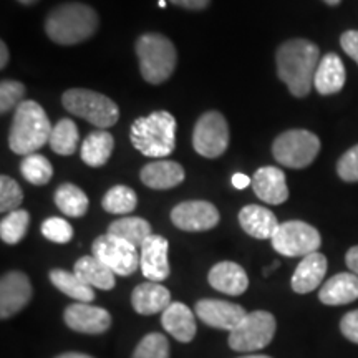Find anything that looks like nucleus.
<instances>
[{"mask_svg":"<svg viewBox=\"0 0 358 358\" xmlns=\"http://www.w3.org/2000/svg\"><path fill=\"white\" fill-rule=\"evenodd\" d=\"M277 75L287 85L294 96L303 98L310 93L317 66L320 64V50L306 38L287 40L277 48Z\"/></svg>","mask_w":358,"mask_h":358,"instance_id":"1","label":"nucleus"},{"mask_svg":"<svg viewBox=\"0 0 358 358\" xmlns=\"http://www.w3.org/2000/svg\"><path fill=\"white\" fill-rule=\"evenodd\" d=\"M98 13L95 8L80 2L62 3L53 8L45 20V32L58 45H77L95 35Z\"/></svg>","mask_w":358,"mask_h":358,"instance_id":"2","label":"nucleus"},{"mask_svg":"<svg viewBox=\"0 0 358 358\" xmlns=\"http://www.w3.org/2000/svg\"><path fill=\"white\" fill-rule=\"evenodd\" d=\"M52 128L50 120L37 101H22L13 115L8 146L15 155H34L50 141Z\"/></svg>","mask_w":358,"mask_h":358,"instance_id":"3","label":"nucleus"},{"mask_svg":"<svg viewBox=\"0 0 358 358\" xmlns=\"http://www.w3.org/2000/svg\"><path fill=\"white\" fill-rule=\"evenodd\" d=\"M129 141L148 158L171 155L176 146V118L169 111H153L141 116L131 124Z\"/></svg>","mask_w":358,"mask_h":358,"instance_id":"4","label":"nucleus"},{"mask_svg":"<svg viewBox=\"0 0 358 358\" xmlns=\"http://www.w3.org/2000/svg\"><path fill=\"white\" fill-rule=\"evenodd\" d=\"M136 55L143 78L151 85L166 82L176 69V48L171 40L161 34L141 35L136 40Z\"/></svg>","mask_w":358,"mask_h":358,"instance_id":"5","label":"nucleus"},{"mask_svg":"<svg viewBox=\"0 0 358 358\" xmlns=\"http://www.w3.org/2000/svg\"><path fill=\"white\" fill-rule=\"evenodd\" d=\"M64 108L69 113L87 120L93 127L105 129L113 127L120 118L118 105L111 98L87 88L66 90L62 96Z\"/></svg>","mask_w":358,"mask_h":358,"instance_id":"6","label":"nucleus"},{"mask_svg":"<svg viewBox=\"0 0 358 358\" xmlns=\"http://www.w3.org/2000/svg\"><path fill=\"white\" fill-rule=\"evenodd\" d=\"M320 151V140L307 129H289L275 138L272 155L282 166L303 169L315 161Z\"/></svg>","mask_w":358,"mask_h":358,"instance_id":"7","label":"nucleus"},{"mask_svg":"<svg viewBox=\"0 0 358 358\" xmlns=\"http://www.w3.org/2000/svg\"><path fill=\"white\" fill-rule=\"evenodd\" d=\"M275 317L271 312L248 313L243 324L229 334V347L236 352H257L266 348L275 335Z\"/></svg>","mask_w":358,"mask_h":358,"instance_id":"8","label":"nucleus"},{"mask_svg":"<svg viewBox=\"0 0 358 358\" xmlns=\"http://www.w3.org/2000/svg\"><path fill=\"white\" fill-rule=\"evenodd\" d=\"M271 241L272 248L285 257H306L322 244L320 232L303 221L282 222Z\"/></svg>","mask_w":358,"mask_h":358,"instance_id":"9","label":"nucleus"},{"mask_svg":"<svg viewBox=\"0 0 358 358\" xmlns=\"http://www.w3.org/2000/svg\"><path fill=\"white\" fill-rule=\"evenodd\" d=\"M192 146L204 158H219L229 146V124L219 111L201 115L192 131Z\"/></svg>","mask_w":358,"mask_h":358,"instance_id":"10","label":"nucleus"},{"mask_svg":"<svg viewBox=\"0 0 358 358\" xmlns=\"http://www.w3.org/2000/svg\"><path fill=\"white\" fill-rule=\"evenodd\" d=\"M92 252L98 261L115 272V275L128 277L134 274L140 267V254L138 249L124 239L115 237L106 232L96 237L92 245Z\"/></svg>","mask_w":358,"mask_h":358,"instance_id":"11","label":"nucleus"},{"mask_svg":"<svg viewBox=\"0 0 358 358\" xmlns=\"http://www.w3.org/2000/svg\"><path fill=\"white\" fill-rule=\"evenodd\" d=\"M171 221L181 231L203 232L217 226L219 211L208 201H185L173 208Z\"/></svg>","mask_w":358,"mask_h":358,"instance_id":"12","label":"nucleus"},{"mask_svg":"<svg viewBox=\"0 0 358 358\" xmlns=\"http://www.w3.org/2000/svg\"><path fill=\"white\" fill-rule=\"evenodd\" d=\"M32 284L24 272H7L0 280V317L10 319L20 312L32 299Z\"/></svg>","mask_w":358,"mask_h":358,"instance_id":"13","label":"nucleus"},{"mask_svg":"<svg viewBox=\"0 0 358 358\" xmlns=\"http://www.w3.org/2000/svg\"><path fill=\"white\" fill-rule=\"evenodd\" d=\"M196 315L204 322L206 325L213 329L221 330H236L243 324L248 313L237 303H231L226 301H217V299H203L196 303Z\"/></svg>","mask_w":358,"mask_h":358,"instance_id":"14","label":"nucleus"},{"mask_svg":"<svg viewBox=\"0 0 358 358\" xmlns=\"http://www.w3.org/2000/svg\"><path fill=\"white\" fill-rule=\"evenodd\" d=\"M65 324L71 330L80 334L98 335L106 332L111 325V315L101 307H93L90 303H71L64 312Z\"/></svg>","mask_w":358,"mask_h":358,"instance_id":"15","label":"nucleus"},{"mask_svg":"<svg viewBox=\"0 0 358 358\" xmlns=\"http://www.w3.org/2000/svg\"><path fill=\"white\" fill-rule=\"evenodd\" d=\"M140 267L143 275L150 282H163L169 277L168 250L169 243L166 237L153 234L140 248Z\"/></svg>","mask_w":358,"mask_h":358,"instance_id":"16","label":"nucleus"},{"mask_svg":"<svg viewBox=\"0 0 358 358\" xmlns=\"http://www.w3.org/2000/svg\"><path fill=\"white\" fill-rule=\"evenodd\" d=\"M252 189L264 203L277 206L289 199L287 178L280 168L262 166L252 176Z\"/></svg>","mask_w":358,"mask_h":358,"instance_id":"17","label":"nucleus"},{"mask_svg":"<svg viewBox=\"0 0 358 358\" xmlns=\"http://www.w3.org/2000/svg\"><path fill=\"white\" fill-rule=\"evenodd\" d=\"M239 224L245 231V234L256 239H272L279 229L280 222L277 221L275 214L267 208H261L257 204L244 206L239 213Z\"/></svg>","mask_w":358,"mask_h":358,"instance_id":"18","label":"nucleus"},{"mask_svg":"<svg viewBox=\"0 0 358 358\" xmlns=\"http://www.w3.org/2000/svg\"><path fill=\"white\" fill-rule=\"evenodd\" d=\"M131 306L141 315L163 313L171 306V294L159 282H145L134 287L131 294Z\"/></svg>","mask_w":358,"mask_h":358,"instance_id":"19","label":"nucleus"},{"mask_svg":"<svg viewBox=\"0 0 358 358\" xmlns=\"http://www.w3.org/2000/svg\"><path fill=\"white\" fill-rule=\"evenodd\" d=\"M208 280L211 287L227 295H241L249 287V277L244 268L231 261L216 264L209 271Z\"/></svg>","mask_w":358,"mask_h":358,"instance_id":"20","label":"nucleus"},{"mask_svg":"<svg viewBox=\"0 0 358 358\" xmlns=\"http://www.w3.org/2000/svg\"><path fill=\"white\" fill-rule=\"evenodd\" d=\"M327 257L320 252L308 254V256L302 257V261L299 262L297 268H295L292 275V289L297 294H308L312 290H315L324 280L327 274Z\"/></svg>","mask_w":358,"mask_h":358,"instance_id":"21","label":"nucleus"},{"mask_svg":"<svg viewBox=\"0 0 358 358\" xmlns=\"http://www.w3.org/2000/svg\"><path fill=\"white\" fill-rule=\"evenodd\" d=\"M161 324L164 330L181 343L191 342L196 337V317L192 310L182 302H171L166 310L161 313Z\"/></svg>","mask_w":358,"mask_h":358,"instance_id":"22","label":"nucleus"},{"mask_svg":"<svg viewBox=\"0 0 358 358\" xmlns=\"http://www.w3.org/2000/svg\"><path fill=\"white\" fill-rule=\"evenodd\" d=\"M185 169L174 161L161 159L148 163L141 169V182L151 189H171L185 181Z\"/></svg>","mask_w":358,"mask_h":358,"instance_id":"23","label":"nucleus"},{"mask_svg":"<svg viewBox=\"0 0 358 358\" xmlns=\"http://www.w3.org/2000/svg\"><path fill=\"white\" fill-rule=\"evenodd\" d=\"M347 80V71L343 62L337 53H327L317 66L313 87L320 95H335L343 88Z\"/></svg>","mask_w":358,"mask_h":358,"instance_id":"24","label":"nucleus"},{"mask_svg":"<svg viewBox=\"0 0 358 358\" xmlns=\"http://www.w3.org/2000/svg\"><path fill=\"white\" fill-rule=\"evenodd\" d=\"M319 299L325 306H345L358 299V275L353 272H340L322 285Z\"/></svg>","mask_w":358,"mask_h":358,"instance_id":"25","label":"nucleus"},{"mask_svg":"<svg viewBox=\"0 0 358 358\" xmlns=\"http://www.w3.org/2000/svg\"><path fill=\"white\" fill-rule=\"evenodd\" d=\"M115 148L113 134L106 131V129H96V131L90 133L85 141L82 143V155L83 163L90 168H100L103 164L108 163L111 153Z\"/></svg>","mask_w":358,"mask_h":358,"instance_id":"26","label":"nucleus"},{"mask_svg":"<svg viewBox=\"0 0 358 358\" xmlns=\"http://www.w3.org/2000/svg\"><path fill=\"white\" fill-rule=\"evenodd\" d=\"M73 272L90 287L100 290H111L115 287V272L98 261L95 256H85L78 259L73 266Z\"/></svg>","mask_w":358,"mask_h":358,"instance_id":"27","label":"nucleus"},{"mask_svg":"<svg viewBox=\"0 0 358 358\" xmlns=\"http://www.w3.org/2000/svg\"><path fill=\"white\" fill-rule=\"evenodd\" d=\"M50 280L55 287L65 295L77 302L90 303L95 301V290L80 279L75 272L64 271V268H53L50 271Z\"/></svg>","mask_w":358,"mask_h":358,"instance_id":"28","label":"nucleus"},{"mask_svg":"<svg viewBox=\"0 0 358 358\" xmlns=\"http://www.w3.org/2000/svg\"><path fill=\"white\" fill-rule=\"evenodd\" d=\"M108 234L124 239L138 249L145 244L148 237L153 236V232H151V226L146 219L127 216L111 222L108 227Z\"/></svg>","mask_w":358,"mask_h":358,"instance_id":"29","label":"nucleus"},{"mask_svg":"<svg viewBox=\"0 0 358 358\" xmlns=\"http://www.w3.org/2000/svg\"><path fill=\"white\" fill-rule=\"evenodd\" d=\"M55 204L65 216L82 217L88 211L90 201L78 186L65 182L55 192Z\"/></svg>","mask_w":358,"mask_h":358,"instance_id":"30","label":"nucleus"},{"mask_svg":"<svg viewBox=\"0 0 358 358\" xmlns=\"http://www.w3.org/2000/svg\"><path fill=\"white\" fill-rule=\"evenodd\" d=\"M78 141H80V134H78L77 124L73 123V120L64 118L52 128L50 141H48V145H50V148L57 155L70 156L77 151Z\"/></svg>","mask_w":358,"mask_h":358,"instance_id":"31","label":"nucleus"},{"mask_svg":"<svg viewBox=\"0 0 358 358\" xmlns=\"http://www.w3.org/2000/svg\"><path fill=\"white\" fill-rule=\"evenodd\" d=\"M138 198L136 192L131 187L118 185L108 189L105 196H103L101 206L106 213L110 214H129L136 209Z\"/></svg>","mask_w":358,"mask_h":358,"instance_id":"32","label":"nucleus"},{"mask_svg":"<svg viewBox=\"0 0 358 358\" xmlns=\"http://www.w3.org/2000/svg\"><path fill=\"white\" fill-rule=\"evenodd\" d=\"M30 226V214L25 209L8 213L0 222V237L6 244L15 245L24 239Z\"/></svg>","mask_w":358,"mask_h":358,"instance_id":"33","label":"nucleus"},{"mask_svg":"<svg viewBox=\"0 0 358 358\" xmlns=\"http://www.w3.org/2000/svg\"><path fill=\"white\" fill-rule=\"evenodd\" d=\"M20 173L30 185L43 186L52 179L53 168L50 161L45 158V156L34 153L24 156V159L20 161Z\"/></svg>","mask_w":358,"mask_h":358,"instance_id":"34","label":"nucleus"},{"mask_svg":"<svg viewBox=\"0 0 358 358\" xmlns=\"http://www.w3.org/2000/svg\"><path fill=\"white\" fill-rule=\"evenodd\" d=\"M131 358H169V342L163 334H148L134 348Z\"/></svg>","mask_w":358,"mask_h":358,"instance_id":"35","label":"nucleus"},{"mask_svg":"<svg viewBox=\"0 0 358 358\" xmlns=\"http://www.w3.org/2000/svg\"><path fill=\"white\" fill-rule=\"evenodd\" d=\"M22 201H24V192L19 182L10 176L3 174L0 178V211L12 213L20 208Z\"/></svg>","mask_w":358,"mask_h":358,"instance_id":"36","label":"nucleus"},{"mask_svg":"<svg viewBox=\"0 0 358 358\" xmlns=\"http://www.w3.org/2000/svg\"><path fill=\"white\" fill-rule=\"evenodd\" d=\"M42 234L52 243L66 244L73 237V227L69 221L62 217H48L42 224Z\"/></svg>","mask_w":358,"mask_h":358,"instance_id":"37","label":"nucleus"},{"mask_svg":"<svg viewBox=\"0 0 358 358\" xmlns=\"http://www.w3.org/2000/svg\"><path fill=\"white\" fill-rule=\"evenodd\" d=\"M25 95V85L15 80H3L0 83V111L3 115L20 105Z\"/></svg>","mask_w":358,"mask_h":358,"instance_id":"38","label":"nucleus"},{"mask_svg":"<svg viewBox=\"0 0 358 358\" xmlns=\"http://www.w3.org/2000/svg\"><path fill=\"white\" fill-rule=\"evenodd\" d=\"M338 176L347 182H358V145L350 148L337 163Z\"/></svg>","mask_w":358,"mask_h":358,"instance_id":"39","label":"nucleus"},{"mask_svg":"<svg viewBox=\"0 0 358 358\" xmlns=\"http://www.w3.org/2000/svg\"><path fill=\"white\" fill-rule=\"evenodd\" d=\"M340 332L353 343H358V310H352L340 320Z\"/></svg>","mask_w":358,"mask_h":358,"instance_id":"40","label":"nucleus"},{"mask_svg":"<svg viewBox=\"0 0 358 358\" xmlns=\"http://www.w3.org/2000/svg\"><path fill=\"white\" fill-rule=\"evenodd\" d=\"M340 45L348 57H352L358 65V30H347L340 37Z\"/></svg>","mask_w":358,"mask_h":358,"instance_id":"41","label":"nucleus"},{"mask_svg":"<svg viewBox=\"0 0 358 358\" xmlns=\"http://www.w3.org/2000/svg\"><path fill=\"white\" fill-rule=\"evenodd\" d=\"M174 6L187 8V10H203L209 6L211 0H169Z\"/></svg>","mask_w":358,"mask_h":358,"instance_id":"42","label":"nucleus"},{"mask_svg":"<svg viewBox=\"0 0 358 358\" xmlns=\"http://www.w3.org/2000/svg\"><path fill=\"white\" fill-rule=\"evenodd\" d=\"M345 262L348 268H350V272H353V274L358 275V245H355V248L348 249L347 256H345Z\"/></svg>","mask_w":358,"mask_h":358,"instance_id":"43","label":"nucleus"},{"mask_svg":"<svg viewBox=\"0 0 358 358\" xmlns=\"http://www.w3.org/2000/svg\"><path fill=\"white\" fill-rule=\"evenodd\" d=\"M249 185H252V179L245 176V174L236 173L234 176H232V186L237 187V189H245Z\"/></svg>","mask_w":358,"mask_h":358,"instance_id":"44","label":"nucleus"},{"mask_svg":"<svg viewBox=\"0 0 358 358\" xmlns=\"http://www.w3.org/2000/svg\"><path fill=\"white\" fill-rule=\"evenodd\" d=\"M8 64V48L6 42H0V69H6Z\"/></svg>","mask_w":358,"mask_h":358,"instance_id":"45","label":"nucleus"},{"mask_svg":"<svg viewBox=\"0 0 358 358\" xmlns=\"http://www.w3.org/2000/svg\"><path fill=\"white\" fill-rule=\"evenodd\" d=\"M57 358H93L87 355V353H77V352H69V353H62Z\"/></svg>","mask_w":358,"mask_h":358,"instance_id":"46","label":"nucleus"},{"mask_svg":"<svg viewBox=\"0 0 358 358\" xmlns=\"http://www.w3.org/2000/svg\"><path fill=\"white\" fill-rule=\"evenodd\" d=\"M324 2H325V3H329V6H332V7H334V6H338V3L342 2V0H324Z\"/></svg>","mask_w":358,"mask_h":358,"instance_id":"47","label":"nucleus"},{"mask_svg":"<svg viewBox=\"0 0 358 358\" xmlns=\"http://www.w3.org/2000/svg\"><path fill=\"white\" fill-rule=\"evenodd\" d=\"M20 3H24V6H32V3L38 2V0H19Z\"/></svg>","mask_w":358,"mask_h":358,"instance_id":"48","label":"nucleus"},{"mask_svg":"<svg viewBox=\"0 0 358 358\" xmlns=\"http://www.w3.org/2000/svg\"><path fill=\"white\" fill-rule=\"evenodd\" d=\"M241 358H272L268 355H248V357H241Z\"/></svg>","mask_w":358,"mask_h":358,"instance_id":"49","label":"nucleus"}]
</instances>
